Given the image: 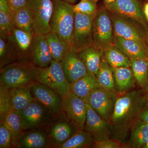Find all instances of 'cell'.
<instances>
[{
  "label": "cell",
  "instance_id": "1",
  "mask_svg": "<svg viewBox=\"0 0 148 148\" xmlns=\"http://www.w3.org/2000/svg\"><path fill=\"white\" fill-rule=\"evenodd\" d=\"M147 102L143 88L118 95L109 122L110 138L119 140L126 148L130 129Z\"/></svg>",
  "mask_w": 148,
  "mask_h": 148
},
{
  "label": "cell",
  "instance_id": "2",
  "mask_svg": "<svg viewBox=\"0 0 148 148\" xmlns=\"http://www.w3.org/2000/svg\"><path fill=\"white\" fill-rule=\"evenodd\" d=\"M38 69L32 61H14L1 69L0 84L10 89L33 84Z\"/></svg>",
  "mask_w": 148,
  "mask_h": 148
},
{
  "label": "cell",
  "instance_id": "3",
  "mask_svg": "<svg viewBox=\"0 0 148 148\" xmlns=\"http://www.w3.org/2000/svg\"><path fill=\"white\" fill-rule=\"evenodd\" d=\"M51 32L55 33L70 47L75 21L74 5L62 0H52Z\"/></svg>",
  "mask_w": 148,
  "mask_h": 148
},
{
  "label": "cell",
  "instance_id": "4",
  "mask_svg": "<svg viewBox=\"0 0 148 148\" xmlns=\"http://www.w3.org/2000/svg\"><path fill=\"white\" fill-rule=\"evenodd\" d=\"M36 82L52 88L63 98L71 91V84L66 79L60 61L52 60L47 67H38Z\"/></svg>",
  "mask_w": 148,
  "mask_h": 148
},
{
  "label": "cell",
  "instance_id": "5",
  "mask_svg": "<svg viewBox=\"0 0 148 148\" xmlns=\"http://www.w3.org/2000/svg\"><path fill=\"white\" fill-rule=\"evenodd\" d=\"M19 113L24 131L45 128L59 116L36 100Z\"/></svg>",
  "mask_w": 148,
  "mask_h": 148
},
{
  "label": "cell",
  "instance_id": "6",
  "mask_svg": "<svg viewBox=\"0 0 148 148\" xmlns=\"http://www.w3.org/2000/svg\"><path fill=\"white\" fill-rule=\"evenodd\" d=\"M96 13L88 15L75 13L69 48L79 52L84 49L93 45V24Z\"/></svg>",
  "mask_w": 148,
  "mask_h": 148
},
{
  "label": "cell",
  "instance_id": "7",
  "mask_svg": "<svg viewBox=\"0 0 148 148\" xmlns=\"http://www.w3.org/2000/svg\"><path fill=\"white\" fill-rule=\"evenodd\" d=\"M114 38L111 14L107 8H101L97 11L93 22V45L104 51L114 45Z\"/></svg>",
  "mask_w": 148,
  "mask_h": 148
},
{
  "label": "cell",
  "instance_id": "8",
  "mask_svg": "<svg viewBox=\"0 0 148 148\" xmlns=\"http://www.w3.org/2000/svg\"><path fill=\"white\" fill-rule=\"evenodd\" d=\"M106 8L119 16L144 30L147 29L145 14L138 0H116Z\"/></svg>",
  "mask_w": 148,
  "mask_h": 148
},
{
  "label": "cell",
  "instance_id": "9",
  "mask_svg": "<svg viewBox=\"0 0 148 148\" xmlns=\"http://www.w3.org/2000/svg\"><path fill=\"white\" fill-rule=\"evenodd\" d=\"M62 114L77 130H84L86 103L72 91L63 98Z\"/></svg>",
  "mask_w": 148,
  "mask_h": 148
},
{
  "label": "cell",
  "instance_id": "10",
  "mask_svg": "<svg viewBox=\"0 0 148 148\" xmlns=\"http://www.w3.org/2000/svg\"><path fill=\"white\" fill-rule=\"evenodd\" d=\"M118 96L116 92L101 87L91 93L87 103L103 119L109 123L113 113Z\"/></svg>",
  "mask_w": 148,
  "mask_h": 148
},
{
  "label": "cell",
  "instance_id": "11",
  "mask_svg": "<svg viewBox=\"0 0 148 148\" xmlns=\"http://www.w3.org/2000/svg\"><path fill=\"white\" fill-rule=\"evenodd\" d=\"M34 36L33 33L13 27L11 34L6 39L13 49L16 61H32Z\"/></svg>",
  "mask_w": 148,
  "mask_h": 148
},
{
  "label": "cell",
  "instance_id": "12",
  "mask_svg": "<svg viewBox=\"0 0 148 148\" xmlns=\"http://www.w3.org/2000/svg\"><path fill=\"white\" fill-rule=\"evenodd\" d=\"M34 12V35H45L51 32V18L53 10L52 0H32Z\"/></svg>",
  "mask_w": 148,
  "mask_h": 148
},
{
  "label": "cell",
  "instance_id": "13",
  "mask_svg": "<svg viewBox=\"0 0 148 148\" xmlns=\"http://www.w3.org/2000/svg\"><path fill=\"white\" fill-rule=\"evenodd\" d=\"M32 93L35 100L42 104L57 116L62 114L63 98L47 86L38 82L32 85Z\"/></svg>",
  "mask_w": 148,
  "mask_h": 148
},
{
  "label": "cell",
  "instance_id": "14",
  "mask_svg": "<svg viewBox=\"0 0 148 148\" xmlns=\"http://www.w3.org/2000/svg\"><path fill=\"white\" fill-rule=\"evenodd\" d=\"M45 128L53 148L59 147L77 131L62 114Z\"/></svg>",
  "mask_w": 148,
  "mask_h": 148
},
{
  "label": "cell",
  "instance_id": "15",
  "mask_svg": "<svg viewBox=\"0 0 148 148\" xmlns=\"http://www.w3.org/2000/svg\"><path fill=\"white\" fill-rule=\"evenodd\" d=\"M84 130L91 135L94 142L110 138L109 123L100 116L88 103Z\"/></svg>",
  "mask_w": 148,
  "mask_h": 148
},
{
  "label": "cell",
  "instance_id": "16",
  "mask_svg": "<svg viewBox=\"0 0 148 148\" xmlns=\"http://www.w3.org/2000/svg\"><path fill=\"white\" fill-rule=\"evenodd\" d=\"M12 147L20 148H53L45 128L25 131L14 143Z\"/></svg>",
  "mask_w": 148,
  "mask_h": 148
},
{
  "label": "cell",
  "instance_id": "17",
  "mask_svg": "<svg viewBox=\"0 0 148 148\" xmlns=\"http://www.w3.org/2000/svg\"><path fill=\"white\" fill-rule=\"evenodd\" d=\"M61 63L66 79L71 84L87 74L86 67L78 52L71 49Z\"/></svg>",
  "mask_w": 148,
  "mask_h": 148
},
{
  "label": "cell",
  "instance_id": "18",
  "mask_svg": "<svg viewBox=\"0 0 148 148\" xmlns=\"http://www.w3.org/2000/svg\"><path fill=\"white\" fill-rule=\"evenodd\" d=\"M111 16L114 36L134 40L147 45L146 34H145L143 29L112 14Z\"/></svg>",
  "mask_w": 148,
  "mask_h": 148
},
{
  "label": "cell",
  "instance_id": "19",
  "mask_svg": "<svg viewBox=\"0 0 148 148\" xmlns=\"http://www.w3.org/2000/svg\"><path fill=\"white\" fill-rule=\"evenodd\" d=\"M53 60L47 40L45 35H34L32 43V61L38 68L49 66Z\"/></svg>",
  "mask_w": 148,
  "mask_h": 148
},
{
  "label": "cell",
  "instance_id": "20",
  "mask_svg": "<svg viewBox=\"0 0 148 148\" xmlns=\"http://www.w3.org/2000/svg\"><path fill=\"white\" fill-rule=\"evenodd\" d=\"M114 45L131 59L147 60V46L134 40L114 36Z\"/></svg>",
  "mask_w": 148,
  "mask_h": 148
},
{
  "label": "cell",
  "instance_id": "21",
  "mask_svg": "<svg viewBox=\"0 0 148 148\" xmlns=\"http://www.w3.org/2000/svg\"><path fill=\"white\" fill-rule=\"evenodd\" d=\"M100 87L96 75L87 73L71 84V91L87 103L91 93Z\"/></svg>",
  "mask_w": 148,
  "mask_h": 148
},
{
  "label": "cell",
  "instance_id": "22",
  "mask_svg": "<svg viewBox=\"0 0 148 148\" xmlns=\"http://www.w3.org/2000/svg\"><path fill=\"white\" fill-rule=\"evenodd\" d=\"M112 70L116 90L118 95L135 89L136 84L131 67L112 68Z\"/></svg>",
  "mask_w": 148,
  "mask_h": 148
},
{
  "label": "cell",
  "instance_id": "23",
  "mask_svg": "<svg viewBox=\"0 0 148 148\" xmlns=\"http://www.w3.org/2000/svg\"><path fill=\"white\" fill-rule=\"evenodd\" d=\"M78 53L86 67L88 73L96 75L103 61V51L93 45Z\"/></svg>",
  "mask_w": 148,
  "mask_h": 148
},
{
  "label": "cell",
  "instance_id": "24",
  "mask_svg": "<svg viewBox=\"0 0 148 148\" xmlns=\"http://www.w3.org/2000/svg\"><path fill=\"white\" fill-rule=\"evenodd\" d=\"M126 148H144L148 142V123L138 119L130 129Z\"/></svg>",
  "mask_w": 148,
  "mask_h": 148
},
{
  "label": "cell",
  "instance_id": "25",
  "mask_svg": "<svg viewBox=\"0 0 148 148\" xmlns=\"http://www.w3.org/2000/svg\"><path fill=\"white\" fill-rule=\"evenodd\" d=\"M33 84L10 89L12 110L20 112L35 100L32 93Z\"/></svg>",
  "mask_w": 148,
  "mask_h": 148
},
{
  "label": "cell",
  "instance_id": "26",
  "mask_svg": "<svg viewBox=\"0 0 148 148\" xmlns=\"http://www.w3.org/2000/svg\"><path fill=\"white\" fill-rule=\"evenodd\" d=\"M11 16L14 27L34 34V12L32 9L11 10Z\"/></svg>",
  "mask_w": 148,
  "mask_h": 148
},
{
  "label": "cell",
  "instance_id": "27",
  "mask_svg": "<svg viewBox=\"0 0 148 148\" xmlns=\"http://www.w3.org/2000/svg\"><path fill=\"white\" fill-rule=\"evenodd\" d=\"M103 59L112 68L131 67L129 57L114 45L103 51Z\"/></svg>",
  "mask_w": 148,
  "mask_h": 148
},
{
  "label": "cell",
  "instance_id": "28",
  "mask_svg": "<svg viewBox=\"0 0 148 148\" xmlns=\"http://www.w3.org/2000/svg\"><path fill=\"white\" fill-rule=\"evenodd\" d=\"M45 36L48 43L53 60L61 62L69 50V45L54 32H50Z\"/></svg>",
  "mask_w": 148,
  "mask_h": 148
},
{
  "label": "cell",
  "instance_id": "29",
  "mask_svg": "<svg viewBox=\"0 0 148 148\" xmlns=\"http://www.w3.org/2000/svg\"><path fill=\"white\" fill-rule=\"evenodd\" d=\"M131 68L136 85L143 88L148 84V63L147 60L138 58L130 59Z\"/></svg>",
  "mask_w": 148,
  "mask_h": 148
},
{
  "label": "cell",
  "instance_id": "30",
  "mask_svg": "<svg viewBox=\"0 0 148 148\" xmlns=\"http://www.w3.org/2000/svg\"><path fill=\"white\" fill-rule=\"evenodd\" d=\"M94 143L89 133L84 130H79L58 148H92Z\"/></svg>",
  "mask_w": 148,
  "mask_h": 148
},
{
  "label": "cell",
  "instance_id": "31",
  "mask_svg": "<svg viewBox=\"0 0 148 148\" xmlns=\"http://www.w3.org/2000/svg\"><path fill=\"white\" fill-rule=\"evenodd\" d=\"M96 77L101 87L117 93L112 68L103 59Z\"/></svg>",
  "mask_w": 148,
  "mask_h": 148
},
{
  "label": "cell",
  "instance_id": "32",
  "mask_svg": "<svg viewBox=\"0 0 148 148\" xmlns=\"http://www.w3.org/2000/svg\"><path fill=\"white\" fill-rule=\"evenodd\" d=\"M8 127L11 132L12 145L24 132L22 126L21 116L19 112L12 110L5 117L1 122Z\"/></svg>",
  "mask_w": 148,
  "mask_h": 148
},
{
  "label": "cell",
  "instance_id": "33",
  "mask_svg": "<svg viewBox=\"0 0 148 148\" xmlns=\"http://www.w3.org/2000/svg\"><path fill=\"white\" fill-rule=\"evenodd\" d=\"M12 110L10 89L0 84V122Z\"/></svg>",
  "mask_w": 148,
  "mask_h": 148
},
{
  "label": "cell",
  "instance_id": "34",
  "mask_svg": "<svg viewBox=\"0 0 148 148\" xmlns=\"http://www.w3.org/2000/svg\"><path fill=\"white\" fill-rule=\"evenodd\" d=\"M15 61V54L7 40L0 38V69Z\"/></svg>",
  "mask_w": 148,
  "mask_h": 148
},
{
  "label": "cell",
  "instance_id": "35",
  "mask_svg": "<svg viewBox=\"0 0 148 148\" xmlns=\"http://www.w3.org/2000/svg\"><path fill=\"white\" fill-rule=\"evenodd\" d=\"M13 27L11 12L0 11V37L6 39L11 34Z\"/></svg>",
  "mask_w": 148,
  "mask_h": 148
},
{
  "label": "cell",
  "instance_id": "36",
  "mask_svg": "<svg viewBox=\"0 0 148 148\" xmlns=\"http://www.w3.org/2000/svg\"><path fill=\"white\" fill-rule=\"evenodd\" d=\"M96 0H82L74 5L75 12L85 15H92L97 12Z\"/></svg>",
  "mask_w": 148,
  "mask_h": 148
},
{
  "label": "cell",
  "instance_id": "37",
  "mask_svg": "<svg viewBox=\"0 0 148 148\" xmlns=\"http://www.w3.org/2000/svg\"><path fill=\"white\" fill-rule=\"evenodd\" d=\"M0 123V148L12 147L11 132L3 123Z\"/></svg>",
  "mask_w": 148,
  "mask_h": 148
},
{
  "label": "cell",
  "instance_id": "38",
  "mask_svg": "<svg viewBox=\"0 0 148 148\" xmlns=\"http://www.w3.org/2000/svg\"><path fill=\"white\" fill-rule=\"evenodd\" d=\"M119 140L115 139H109L101 141L94 142L92 148H125Z\"/></svg>",
  "mask_w": 148,
  "mask_h": 148
},
{
  "label": "cell",
  "instance_id": "39",
  "mask_svg": "<svg viewBox=\"0 0 148 148\" xmlns=\"http://www.w3.org/2000/svg\"><path fill=\"white\" fill-rule=\"evenodd\" d=\"M11 10H16L20 9H32V0H8Z\"/></svg>",
  "mask_w": 148,
  "mask_h": 148
},
{
  "label": "cell",
  "instance_id": "40",
  "mask_svg": "<svg viewBox=\"0 0 148 148\" xmlns=\"http://www.w3.org/2000/svg\"><path fill=\"white\" fill-rule=\"evenodd\" d=\"M138 119L148 123V101L142 109Z\"/></svg>",
  "mask_w": 148,
  "mask_h": 148
},
{
  "label": "cell",
  "instance_id": "41",
  "mask_svg": "<svg viewBox=\"0 0 148 148\" xmlns=\"http://www.w3.org/2000/svg\"><path fill=\"white\" fill-rule=\"evenodd\" d=\"M0 11L10 13L11 10L8 0H0Z\"/></svg>",
  "mask_w": 148,
  "mask_h": 148
},
{
  "label": "cell",
  "instance_id": "42",
  "mask_svg": "<svg viewBox=\"0 0 148 148\" xmlns=\"http://www.w3.org/2000/svg\"><path fill=\"white\" fill-rule=\"evenodd\" d=\"M143 10L146 19L148 22V2L146 3L144 5Z\"/></svg>",
  "mask_w": 148,
  "mask_h": 148
},
{
  "label": "cell",
  "instance_id": "43",
  "mask_svg": "<svg viewBox=\"0 0 148 148\" xmlns=\"http://www.w3.org/2000/svg\"><path fill=\"white\" fill-rule=\"evenodd\" d=\"M144 95L147 101H148V84L145 88H143Z\"/></svg>",
  "mask_w": 148,
  "mask_h": 148
},
{
  "label": "cell",
  "instance_id": "44",
  "mask_svg": "<svg viewBox=\"0 0 148 148\" xmlns=\"http://www.w3.org/2000/svg\"><path fill=\"white\" fill-rule=\"evenodd\" d=\"M106 5H110L114 2L116 0H104Z\"/></svg>",
  "mask_w": 148,
  "mask_h": 148
},
{
  "label": "cell",
  "instance_id": "45",
  "mask_svg": "<svg viewBox=\"0 0 148 148\" xmlns=\"http://www.w3.org/2000/svg\"><path fill=\"white\" fill-rule=\"evenodd\" d=\"M146 43H147V61L148 63V33H146Z\"/></svg>",
  "mask_w": 148,
  "mask_h": 148
},
{
  "label": "cell",
  "instance_id": "46",
  "mask_svg": "<svg viewBox=\"0 0 148 148\" xmlns=\"http://www.w3.org/2000/svg\"><path fill=\"white\" fill-rule=\"evenodd\" d=\"M62 1H65L71 3H74L76 0H62Z\"/></svg>",
  "mask_w": 148,
  "mask_h": 148
},
{
  "label": "cell",
  "instance_id": "47",
  "mask_svg": "<svg viewBox=\"0 0 148 148\" xmlns=\"http://www.w3.org/2000/svg\"><path fill=\"white\" fill-rule=\"evenodd\" d=\"M144 148H148V142L147 143V145H146V146H145V147Z\"/></svg>",
  "mask_w": 148,
  "mask_h": 148
},
{
  "label": "cell",
  "instance_id": "48",
  "mask_svg": "<svg viewBox=\"0 0 148 148\" xmlns=\"http://www.w3.org/2000/svg\"><path fill=\"white\" fill-rule=\"evenodd\" d=\"M81 1H82V0H81Z\"/></svg>",
  "mask_w": 148,
  "mask_h": 148
}]
</instances>
